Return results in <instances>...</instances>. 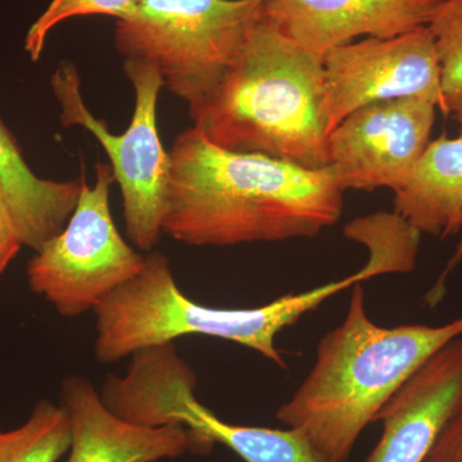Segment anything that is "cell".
<instances>
[{"mask_svg": "<svg viewBox=\"0 0 462 462\" xmlns=\"http://www.w3.org/2000/svg\"><path fill=\"white\" fill-rule=\"evenodd\" d=\"M325 100L322 57L258 18L220 83L189 116L218 147L319 170L329 166Z\"/></svg>", "mask_w": 462, "mask_h": 462, "instance_id": "obj_3", "label": "cell"}, {"mask_svg": "<svg viewBox=\"0 0 462 462\" xmlns=\"http://www.w3.org/2000/svg\"><path fill=\"white\" fill-rule=\"evenodd\" d=\"M356 282L357 276L352 273L264 306L217 309L185 296L165 254L151 251L139 275L94 310V354L99 363L116 364L143 349L196 334L248 346L285 369L287 364L275 345L278 334Z\"/></svg>", "mask_w": 462, "mask_h": 462, "instance_id": "obj_4", "label": "cell"}, {"mask_svg": "<svg viewBox=\"0 0 462 462\" xmlns=\"http://www.w3.org/2000/svg\"><path fill=\"white\" fill-rule=\"evenodd\" d=\"M60 400L71 425L67 462H156L208 454L214 447L180 424L144 427L118 418L81 376L63 382Z\"/></svg>", "mask_w": 462, "mask_h": 462, "instance_id": "obj_13", "label": "cell"}, {"mask_svg": "<svg viewBox=\"0 0 462 462\" xmlns=\"http://www.w3.org/2000/svg\"><path fill=\"white\" fill-rule=\"evenodd\" d=\"M197 378L188 364L169 361L142 379L134 413L147 427L180 424L209 445L226 446L245 462H320L296 430L245 427L221 420L196 397Z\"/></svg>", "mask_w": 462, "mask_h": 462, "instance_id": "obj_10", "label": "cell"}, {"mask_svg": "<svg viewBox=\"0 0 462 462\" xmlns=\"http://www.w3.org/2000/svg\"><path fill=\"white\" fill-rule=\"evenodd\" d=\"M162 234L188 245L314 238L338 223L336 173L218 147L194 127L176 136Z\"/></svg>", "mask_w": 462, "mask_h": 462, "instance_id": "obj_1", "label": "cell"}, {"mask_svg": "<svg viewBox=\"0 0 462 462\" xmlns=\"http://www.w3.org/2000/svg\"><path fill=\"white\" fill-rule=\"evenodd\" d=\"M71 439L65 407L42 401L25 424L0 431V462H57L69 451Z\"/></svg>", "mask_w": 462, "mask_h": 462, "instance_id": "obj_16", "label": "cell"}, {"mask_svg": "<svg viewBox=\"0 0 462 462\" xmlns=\"http://www.w3.org/2000/svg\"><path fill=\"white\" fill-rule=\"evenodd\" d=\"M263 0H141L117 20L116 50L156 67L188 106L206 98L239 56Z\"/></svg>", "mask_w": 462, "mask_h": 462, "instance_id": "obj_5", "label": "cell"}, {"mask_svg": "<svg viewBox=\"0 0 462 462\" xmlns=\"http://www.w3.org/2000/svg\"><path fill=\"white\" fill-rule=\"evenodd\" d=\"M124 74L135 93V107L126 132L109 133L105 121L91 114L81 93L76 67L60 63L51 87L60 107L63 126H81L96 136L111 162L115 181L123 197L126 234L135 247L153 251L162 234L170 181V156L157 129V102L163 88L156 67L125 60Z\"/></svg>", "mask_w": 462, "mask_h": 462, "instance_id": "obj_6", "label": "cell"}, {"mask_svg": "<svg viewBox=\"0 0 462 462\" xmlns=\"http://www.w3.org/2000/svg\"><path fill=\"white\" fill-rule=\"evenodd\" d=\"M439 62L445 115L451 114L462 134V0H445L428 23Z\"/></svg>", "mask_w": 462, "mask_h": 462, "instance_id": "obj_17", "label": "cell"}, {"mask_svg": "<svg viewBox=\"0 0 462 462\" xmlns=\"http://www.w3.org/2000/svg\"><path fill=\"white\" fill-rule=\"evenodd\" d=\"M462 263V238L460 243L457 245V248H456L454 256L451 257V260L447 263L445 272L442 273V275L438 279V282L434 285V288L431 289L430 293L428 294V302L430 303L431 306H436L440 300H442L443 291H445V282L448 273L457 267L458 263Z\"/></svg>", "mask_w": 462, "mask_h": 462, "instance_id": "obj_21", "label": "cell"}, {"mask_svg": "<svg viewBox=\"0 0 462 462\" xmlns=\"http://www.w3.org/2000/svg\"><path fill=\"white\" fill-rule=\"evenodd\" d=\"M462 409V336L416 370L380 410L383 433L365 462H424Z\"/></svg>", "mask_w": 462, "mask_h": 462, "instance_id": "obj_11", "label": "cell"}, {"mask_svg": "<svg viewBox=\"0 0 462 462\" xmlns=\"http://www.w3.org/2000/svg\"><path fill=\"white\" fill-rule=\"evenodd\" d=\"M141 0H51L41 17L27 32L25 50L38 60L51 30L69 18L106 14L121 20L129 16Z\"/></svg>", "mask_w": 462, "mask_h": 462, "instance_id": "obj_18", "label": "cell"}, {"mask_svg": "<svg viewBox=\"0 0 462 462\" xmlns=\"http://www.w3.org/2000/svg\"><path fill=\"white\" fill-rule=\"evenodd\" d=\"M437 106L409 97L355 109L328 135L329 167L343 190L400 189L430 144Z\"/></svg>", "mask_w": 462, "mask_h": 462, "instance_id": "obj_9", "label": "cell"}, {"mask_svg": "<svg viewBox=\"0 0 462 462\" xmlns=\"http://www.w3.org/2000/svg\"><path fill=\"white\" fill-rule=\"evenodd\" d=\"M328 134L354 112L380 100L418 97L445 114L439 62L430 27L389 39L366 38L322 56Z\"/></svg>", "mask_w": 462, "mask_h": 462, "instance_id": "obj_8", "label": "cell"}, {"mask_svg": "<svg viewBox=\"0 0 462 462\" xmlns=\"http://www.w3.org/2000/svg\"><path fill=\"white\" fill-rule=\"evenodd\" d=\"M424 462H462V409L447 422Z\"/></svg>", "mask_w": 462, "mask_h": 462, "instance_id": "obj_19", "label": "cell"}, {"mask_svg": "<svg viewBox=\"0 0 462 462\" xmlns=\"http://www.w3.org/2000/svg\"><path fill=\"white\" fill-rule=\"evenodd\" d=\"M458 336L462 316L440 327H379L356 282L342 324L322 337L314 366L276 418L300 431L320 462H346L389 398Z\"/></svg>", "mask_w": 462, "mask_h": 462, "instance_id": "obj_2", "label": "cell"}, {"mask_svg": "<svg viewBox=\"0 0 462 462\" xmlns=\"http://www.w3.org/2000/svg\"><path fill=\"white\" fill-rule=\"evenodd\" d=\"M80 181V197L69 223L27 264L33 293L69 319L94 311L112 291L136 278L145 261L125 242L112 217L111 165H97L93 187L85 175Z\"/></svg>", "mask_w": 462, "mask_h": 462, "instance_id": "obj_7", "label": "cell"}, {"mask_svg": "<svg viewBox=\"0 0 462 462\" xmlns=\"http://www.w3.org/2000/svg\"><path fill=\"white\" fill-rule=\"evenodd\" d=\"M21 247H23V245L16 225L7 208L0 202V273L7 269Z\"/></svg>", "mask_w": 462, "mask_h": 462, "instance_id": "obj_20", "label": "cell"}, {"mask_svg": "<svg viewBox=\"0 0 462 462\" xmlns=\"http://www.w3.org/2000/svg\"><path fill=\"white\" fill-rule=\"evenodd\" d=\"M445 0H263L260 18L324 56L360 36L389 39L428 26Z\"/></svg>", "mask_w": 462, "mask_h": 462, "instance_id": "obj_12", "label": "cell"}, {"mask_svg": "<svg viewBox=\"0 0 462 462\" xmlns=\"http://www.w3.org/2000/svg\"><path fill=\"white\" fill-rule=\"evenodd\" d=\"M81 181L39 178L0 118V202L11 215L25 247L38 251L60 234L74 214Z\"/></svg>", "mask_w": 462, "mask_h": 462, "instance_id": "obj_14", "label": "cell"}, {"mask_svg": "<svg viewBox=\"0 0 462 462\" xmlns=\"http://www.w3.org/2000/svg\"><path fill=\"white\" fill-rule=\"evenodd\" d=\"M394 212L419 233L445 239L462 230V134L430 141L400 189Z\"/></svg>", "mask_w": 462, "mask_h": 462, "instance_id": "obj_15", "label": "cell"}]
</instances>
